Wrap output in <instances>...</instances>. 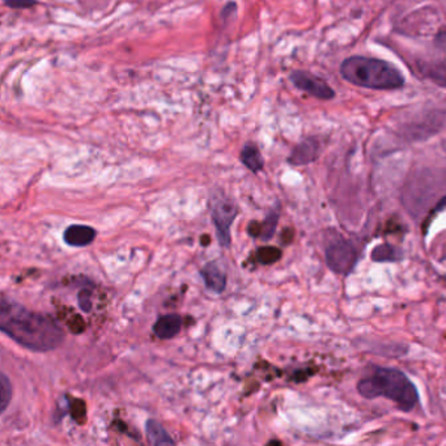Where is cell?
<instances>
[{"label": "cell", "mask_w": 446, "mask_h": 446, "mask_svg": "<svg viewBox=\"0 0 446 446\" xmlns=\"http://www.w3.org/2000/svg\"><path fill=\"white\" fill-rule=\"evenodd\" d=\"M202 278L206 287L211 291L221 293L227 287V273L219 262H210L201 270Z\"/></svg>", "instance_id": "9"}, {"label": "cell", "mask_w": 446, "mask_h": 446, "mask_svg": "<svg viewBox=\"0 0 446 446\" xmlns=\"http://www.w3.org/2000/svg\"><path fill=\"white\" fill-rule=\"evenodd\" d=\"M96 230L89 225L73 224L64 230V242L73 247H84L91 245L96 238Z\"/></svg>", "instance_id": "8"}, {"label": "cell", "mask_w": 446, "mask_h": 446, "mask_svg": "<svg viewBox=\"0 0 446 446\" xmlns=\"http://www.w3.org/2000/svg\"><path fill=\"white\" fill-rule=\"evenodd\" d=\"M209 203L212 220L216 225L219 242L227 247L230 245V225L238 213L236 203L223 194L211 195Z\"/></svg>", "instance_id": "4"}, {"label": "cell", "mask_w": 446, "mask_h": 446, "mask_svg": "<svg viewBox=\"0 0 446 446\" xmlns=\"http://www.w3.org/2000/svg\"><path fill=\"white\" fill-rule=\"evenodd\" d=\"M319 152H321V144L318 140L314 137H309L301 142L300 144L292 151L288 161L292 165L310 164L318 159Z\"/></svg>", "instance_id": "7"}, {"label": "cell", "mask_w": 446, "mask_h": 446, "mask_svg": "<svg viewBox=\"0 0 446 446\" xmlns=\"http://www.w3.org/2000/svg\"><path fill=\"white\" fill-rule=\"evenodd\" d=\"M0 328L18 345L36 352L55 349L64 339L63 330L54 318L6 297L0 305Z\"/></svg>", "instance_id": "1"}, {"label": "cell", "mask_w": 446, "mask_h": 446, "mask_svg": "<svg viewBox=\"0 0 446 446\" xmlns=\"http://www.w3.org/2000/svg\"><path fill=\"white\" fill-rule=\"evenodd\" d=\"M241 161L252 172H259L264 169V157L261 155L258 147L254 144H246L241 151Z\"/></svg>", "instance_id": "13"}, {"label": "cell", "mask_w": 446, "mask_h": 446, "mask_svg": "<svg viewBox=\"0 0 446 446\" xmlns=\"http://www.w3.org/2000/svg\"><path fill=\"white\" fill-rule=\"evenodd\" d=\"M359 261V252L354 244L345 238L331 242L326 249V264L334 273L348 275Z\"/></svg>", "instance_id": "5"}, {"label": "cell", "mask_w": 446, "mask_h": 446, "mask_svg": "<svg viewBox=\"0 0 446 446\" xmlns=\"http://www.w3.org/2000/svg\"><path fill=\"white\" fill-rule=\"evenodd\" d=\"M290 79L296 88L319 100H333L335 97V92L328 82L308 71H293Z\"/></svg>", "instance_id": "6"}, {"label": "cell", "mask_w": 446, "mask_h": 446, "mask_svg": "<svg viewBox=\"0 0 446 446\" xmlns=\"http://www.w3.org/2000/svg\"><path fill=\"white\" fill-rule=\"evenodd\" d=\"M357 390L368 399L378 397L397 403L404 412L414 410L419 402V392L406 374L395 368H377L357 383Z\"/></svg>", "instance_id": "2"}, {"label": "cell", "mask_w": 446, "mask_h": 446, "mask_svg": "<svg viewBox=\"0 0 446 446\" xmlns=\"http://www.w3.org/2000/svg\"><path fill=\"white\" fill-rule=\"evenodd\" d=\"M4 3L11 8L25 9L36 6L37 0H6Z\"/></svg>", "instance_id": "18"}, {"label": "cell", "mask_w": 446, "mask_h": 446, "mask_svg": "<svg viewBox=\"0 0 446 446\" xmlns=\"http://www.w3.org/2000/svg\"><path fill=\"white\" fill-rule=\"evenodd\" d=\"M12 398V385L9 381L7 374H0V404H1V412L8 409L9 402Z\"/></svg>", "instance_id": "15"}, {"label": "cell", "mask_w": 446, "mask_h": 446, "mask_svg": "<svg viewBox=\"0 0 446 446\" xmlns=\"http://www.w3.org/2000/svg\"><path fill=\"white\" fill-rule=\"evenodd\" d=\"M147 438L152 445H174L175 441L171 438L166 429L157 420H148L146 423Z\"/></svg>", "instance_id": "11"}, {"label": "cell", "mask_w": 446, "mask_h": 446, "mask_svg": "<svg viewBox=\"0 0 446 446\" xmlns=\"http://www.w3.org/2000/svg\"><path fill=\"white\" fill-rule=\"evenodd\" d=\"M92 292L88 291L87 288H84L79 293V305L84 311H91L92 309Z\"/></svg>", "instance_id": "17"}, {"label": "cell", "mask_w": 446, "mask_h": 446, "mask_svg": "<svg viewBox=\"0 0 446 446\" xmlns=\"http://www.w3.org/2000/svg\"><path fill=\"white\" fill-rule=\"evenodd\" d=\"M372 259L374 262H397L402 259V252L395 246L383 244L372 252Z\"/></svg>", "instance_id": "14"}, {"label": "cell", "mask_w": 446, "mask_h": 446, "mask_svg": "<svg viewBox=\"0 0 446 446\" xmlns=\"http://www.w3.org/2000/svg\"><path fill=\"white\" fill-rule=\"evenodd\" d=\"M435 42L438 47L446 49V27L438 32V36L435 38Z\"/></svg>", "instance_id": "19"}, {"label": "cell", "mask_w": 446, "mask_h": 446, "mask_svg": "<svg viewBox=\"0 0 446 446\" xmlns=\"http://www.w3.org/2000/svg\"><path fill=\"white\" fill-rule=\"evenodd\" d=\"M340 73L347 82L369 89L392 91L404 85V76L394 64L376 58L349 56L340 64Z\"/></svg>", "instance_id": "3"}, {"label": "cell", "mask_w": 446, "mask_h": 446, "mask_svg": "<svg viewBox=\"0 0 446 446\" xmlns=\"http://www.w3.org/2000/svg\"><path fill=\"white\" fill-rule=\"evenodd\" d=\"M420 67H421V73L426 78L436 82L440 87L446 88V58L420 64Z\"/></svg>", "instance_id": "12"}, {"label": "cell", "mask_w": 446, "mask_h": 446, "mask_svg": "<svg viewBox=\"0 0 446 446\" xmlns=\"http://www.w3.org/2000/svg\"><path fill=\"white\" fill-rule=\"evenodd\" d=\"M278 220H279V213L278 212H271L268 216H267V219L264 223V225H262V230H261V237L264 238V240H270L271 237L273 236V233H275V228H276V224H278Z\"/></svg>", "instance_id": "16"}, {"label": "cell", "mask_w": 446, "mask_h": 446, "mask_svg": "<svg viewBox=\"0 0 446 446\" xmlns=\"http://www.w3.org/2000/svg\"><path fill=\"white\" fill-rule=\"evenodd\" d=\"M182 328V318L178 314H166L156 321L154 333L160 339H172Z\"/></svg>", "instance_id": "10"}]
</instances>
